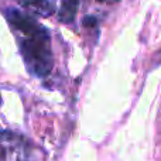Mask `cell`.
Segmentation results:
<instances>
[{"instance_id":"cell-1","label":"cell","mask_w":161,"mask_h":161,"mask_svg":"<svg viewBox=\"0 0 161 161\" xmlns=\"http://www.w3.org/2000/svg\"><path fill=\"white\" fill-rule=\"evenodd\" d=\"M6 17L8 23L23 34L20 50L28 71L37 76H47L53 69V51L48 30L33 17L16 8H8Z\"/></svg>"},{"instance_id":"cell-3","label":"cell","mask_w":161,"mask_h":161,"mask_svg":"<svg viewBox=\"0 0 161 161\" xmlns=\"http://www.w3.org/2000/svg\"><path fill=\"white\" fill-rule=\"evenodd\" d=\"M79 7V0H61L59 19L62 23H69L75 19Z\"/></svg>"},{"instance_id":"cell-4","label":"cell","mask_w":161,"mask_h":161,"mask_svg":"<svg viewBox=\"0 0 161 161\" xmlns=\"http://www.w3.org/2000/svg\"><path fill=\"white\" fill-rule=\"evenodd\" d=\"M95 20H96L95 17L88 16V17H85V20H83V24H85V25H95V23H96Z\"/></svg>"},{"instance_id":"cell-2","label":"cell","mask_w":161,"mask_h":161,"mask_svg":"<svg viewBox=\"0 0 161 161\" xmlns=\"http://www.w3.org/2000/svg\"><path fill=\"white\" fill-rule=\"evenodd\" d=\"M21 6L33 8L41 16H51L55 11V0H17Z\"/></svg>"}]
</instances>
